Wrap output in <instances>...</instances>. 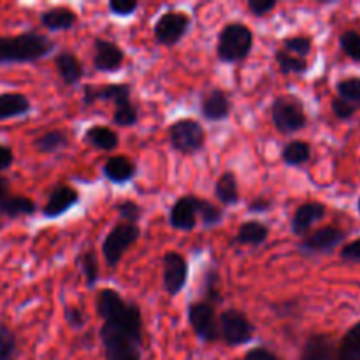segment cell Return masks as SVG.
Instances as JSON below:
<instances>
[{"instance_id":"obj_40","label":"cell","mask_w":360,"mask_h":360,"mask_svg":"<svg viewBox=\"0 0 360 360\" xmlns=\"http://www.w3.org/2000/svg\"><path fill=\"white\" fill-rule=\"evenodd\" d=\"M108 9L112 16L129 18L139 9V2H136V0H111L108 4Z\"/></svg>"},{"instance_id":"obj_6","label":"cell","mask_w":360,"mask_h":360,"mask_svg":"<svg viewBox=\"0 0 360 360\" xmlns=\"http://www.w3.org/2000/svg\"><path fill=\"white\" fill-rule=\"evenodd\" d=\"M139 225L127 224V221L120 220L118 224L108 232L104 241H102V255H104L105 264H108L111 269H116V266L122 262L123 255L139 241Z\"/></svg>"},{"instance_id":"obj_7","label":"cell","mask_w":360,"mask_h":360,"mask_svg":"<svg viewBox=\"0 0 360 360\" xmlns=\"http://www.w3.org/2000/svg\"><path fill=\"white\" fill-rule=\"evenodd\" d=\"M218 330H220V340L227 347H243L255 336V326L252 320L236 308L221 311V315L218 316Z\"/></svg>"},{"instance_id":"obj_13","label":"cell","mask_w":360,"mask_h":360,"mask_svg":"<svg viewBox=\"0 0 360 360\" xmlns=\"http://www.w3.org/2000/svg\"><path fill=\"white\" fill-rule=\"evenodd\" d=\"M81 202V195L74 186L67 185V183H60L53 188L51 195L46 200L44 207H42V217L55 220V218L63 217L69 213L72 207H76Z\"/></svg>"},{"instance_id":"obj_25","label":"cell","mask_w":360,"mask_h":360,"mask_svg":"<svg viewBox=\"0 0 360 360\" xmlns=\"http://www.w3.org/2000/svg\"><path fill=\"white\" fill-rule=\"evenodd\" d=\"M214 197L221 202V206H236L241 200L239 195L238 176L232 171L221 172L220 178L214 183Z\"/></svg>"},{"instance_id":"obj_44","label":"cell","mask_w":360,"mask_h":360,"mask_svg":"<svg viewBox=\"0 0 360 360\" xmlns=\"http://www.w3.org/2000/svg\"><path fill=\"white\" fill-rule=\"evenodd\" d=\"M340 257L347 262H355L360 264V238L355 239V241L347 243V245L341 248Z\"/></svg>"},{"instance_id":"obj_4","label":"cell","mask_w":360,"mask_h":360,"mask_svg":"<svg viewBox=\"0 0 360 360\" xmlns=\"http://www.w3.org/2000/svg\"><path fill=\"white\" fill-rule=\"evenodd\" d=\"M271 120L280 134L299 132L308 125L304 104L295 95H280L274 98L271 105Z\"/></svg>"},{"instance_id":"obj_48","label":"cell","mask_w":360,"mask_h":360,"mask_svg":"<svg viewBox=\"0 0 360 360\" xmlns=\"http://www.w3.org/2000/svg\"><path fill=\"white\" fill-rule=\"evenodd\" d=\"M357 210H359V213H360V197H359V200H357Z\"/></svg>"},{"instance_id":"obj_43","label":"cell","mask_w":360,"mask_h":360,"mask_svg":"<svg viewBox=\"0 0 360 360\" xmlns=\"http://www.w3.org/2000/svg\"><path fill=\"white\" fill-rule=\"evenodd\" d=\"M273 210V200L266 195H259L255 199H252L246 206V211L252 214H260V213H269Z\"/></svg>"},{"instance_id":"obj_20","label":"cell","mask_w":360,"mask_h":360,"mask_svg":"<svg viewBox=\"0 0 360 360\" xmlns=\"http://www.w3.org/2000/svg\"><path fill=\"white\" fill-rule=\"evenodd\" d=\"M39 20H41L42 27L48 28V30L63 32L70 30V28L77 23V14L76 11H72L70 7L56 6L42 11V13L39 14Z\"/></svg>"},{"instance_id":"obj_39","label":"cell","mask_w":360,"mask_h":360,"mask_svg":"<svg viewBox=\"0 0 360 360\" xmlns=\"http://www.w3.org/2000/svg\"><path fill=\"white\" fill-rule=\"evenodd\" d=\"M63 316H65L67 326L74 330L84 329L88 323V313L84 311L83 308H79V306H72V304L65 306V309H63Z\"/></svg>"},{"instance_id":"obj_14","label":"cell","mask_w":360,"mask_h":360,"mask_svg":"<svg viewBox=\"0 0 360 360\" xmlns=\"http://www.w3.org/2000/svg\"><path fill=\"white\" fill-rule=\"evenodd\" d=\"M125 63V51L109 39L95 37L94 67L98 72H116Z\"/></svg>"},{"instance_id":"obj_47","label":"cell","mask_w":360,"mask_h":360,"mask_svg":"<svg viewBox=\"0 0 360 360\" xmlns=\"http://www.w3.org/2000/svg\"><path fill=\"white\" fill-rule=\"evenodd\" d=\"M11 193V183L6 176H0V202Z\"/></svg>"},{"instance_id":"obj_19","label":"cell","mask_w":360,"mask_h":360,"mask_svg":"<svg viewBox=\"0 0 360 360\" xmlns=\"http://www.w3.org/2000/svg\"><path fill=\"white\" fill-rule=\"evenodd\" d=\"M55 67L65 86H76L84 76L83 63L72 51H60L55 55Z\"/></svg>"},{"instance_id":"obj_12","label":"cell","mask_w":360,"mask_h":360,"mask_svg":"<svg viewBox=\"0 0 360 360\" xmlns=\"http://www.w3.org/2000/svg\"><path fill=\"white\" fill-rule=\"evenodd\" d=\"M199 195H183L169 210V225L174 231L192 232L199 221Z\"/></svg>"},{"instance_id":"obj_31","label":"cell","mask_w":360,"mask_h":360,"mask_svg":"<svg viewBox=\"0 0 360 360\" xmlns=\"http://www.w3.org/2000/svg\"><path fill=\"white\" fill-rule=\"evenodd\" d=\"M200 294H202V301H207L210 304L217 306L224 301L220 290V273L214 267H210V269L204 273L202 281H200Z\"/></svg>"},{"instance_id":"obj_32","label":"cell","mask_w":360,"mask_h":360,"mask_svg":"<svg viewBox=\"0 0 360 360\" xmlns=\"http://www.w3.org/2000/svg\"><path fill=\"white\" fill-rule=\"evenodd\" d=\"M20 347L18 336L9 326L0 322V360H18Z\"/></svg>"},{"instance_id":"obj_17","label":"cell","mask_w":360,"mask_h":360,"mask_svg":"<svg viewBox=\"0 0 360 360\" xmlns=\"http://www.w3.org/2000/svg\"><path fill=\"white\" fill-rule=\"evenodd\" d=\"M111 102L115 104V112H112L115 125L132 127L139 122V112L132 102V86L129 83H118Z\"/></svg>"},{"instance_id":"obj_16","label":"cell","mask_w":360,"mask_h":360,"mask_svg":"<svg viewBox=\"0 0 360 360\" xmlns=\"http://www.w3.org/2000/svg\"><path fill=\"white\" fill-rule=\"evenodd\" d=\"M199 108L202 118L210 123L225 122L232 111L231 98H229L227 91L221 90V88H213L207 94H204Z\"/></svg>"},{"instance_id":"obj_21","label":"cell","mask_w":360,"mask_h":360,"mask_svg":"<svg viewBox=\"0 0 360 360\" xmlns=\"http://www.w3.org/2000/svg\"><path fill=\"white\" fill-rule=\"evenodd\" d=\"M269 234V225L260 220H248L239 225L238 234L234 236L232 243L234 245L253 246V248H257V246H262L267 241Z\"/></svg>"},{"instance_id":"obj_8","label":"cell","mask_w":360,"mask_h":360,"mask_svg":"<svg viewBox=\"0 0 360 360\" xmlns=\"http://www.w3.org/2000/svg\"><path fill=\"white\" fill-rule=\"evenodd\" d=\"M192 27V18L185 11L169 9L158 16L153 25L155 41L165 48L179 44Z\"/></svg>"},{"instance_id":"obj_42","label":"cell","mask_w":360,"mask_h":360,"mask_svg":"<svg viewBox=\"0 0 360 360\" xmlns=\"http://www.w3.org/2000/svg\"><path fill=\"white\" fill-rule=\"evenodd\" d=\"M276 6H278L276 0H248V4H246L250 13L257 18L267 16L271 11L276 9Z\"/></svg>"},{"instance_id":"obj_22","label":"cell","mask_w":360,"mask_h":360,"mask_svg":"<svg viewBox=\"0 0 360 360\" xmlns=\"http://www.w3.org/2000/svg\"><path fill=\"white\" fill-rule=\"evenodd\" d=\"M32 111L30 98L18 91L0 94V122L13 118H21Z\"/></svg>"},{"instance_id":"obj_28","label":"cell","mask_w":360,"mask_h":360,"mask_svg":"<svg viewBox=\"0 0 360 360\" xmlns=\"http://www.w3.org/2000/svg\"><path fill=\"white\" fill-rule=\"evenodd\" d=\"M37 211V206L32 199L23 195H9L0 202V214L7 218H21V217H32Z\"/></svg>"},{"instance_id":"obj_34","label":"cell","mask_w":360,"mask_h":360,"mask_svg":"<svg viewBox=\"0 0 360 360\" xmlns=\"http://www.w3.org/2000/svg\"><path fill=\"white\" fill-rule=\"evenodd\" d=\"M338 97L343 101L350 102L355 108H360V76L345 77V79L338 81L336 84Z\"/></svg>"},{"instance_id":"obj_1","label":"cell","mask_w":360,"mask_h":360,"mask_svg":"<svg viewBox=\"0 0 360 360\" xmlns=\"http://www.w3.org/2000/svg\"><path fill=\"white\" fill-rule=\"evenodd\" d=\"M95 309L102 320V347L108 360H141L144 322L139 304L123 297L115 288H102L95 297Z\"/></svg>"},{"instance_id":"obj_30","label":"cell","mask_w":360,"mask_h":360,"mask_svg":"<svg viewBox=\"0 0 360 360\" xmlns=\"http://www.w3.org/2000/svg\"><path fill=\"white\" fill-rule=\"evenodd\" d=\"M67 144H69V134L63 132V130L60 129L48 130V132L42 134V136H39L37 139L34 141L35 150L42 155L58 153V151H62Z\"/></svg>"},{"instance_id":"obj_41","label":"cell","mask_w":360,"mask_h":360,"mask_svg":"<svg viewBox=\"0 0 360 360\" xmlns=\"http://www.w3.org/2000/svg\"><path fill=\"white\" fill-rule=\"evenodd\" d=\"M330 108H333L334 116H336L338 120H352L355 115H357V108L340 97L333 98V102H330Z\"/></svg>"},{"instance_id":"obj_10","label":"cell","mask_w":360,"mask_h":360,"mask_svg":"<svg viewBox=\"0 0 360 360\" xmlns=\"http://www.w3.org/2000/svg\"><path fill=\"white\" fill-rule=\"evenodd\" d=\"M345 239H347V232L343 229L336 225H326L304 236L297 245V250L302 255H326V253L334 252Z\"/></svg>"},{"instance_id":"obj_2","label":"cell","mask_w":360,"mask_h":360,"mask_svg":"<svg viewBox=\"0 0 360 360\" xmlns=\"http://www.w3.org/2000/svg\"><path fill=\"white\" fill-rule=\"evenodd\" d=\"M55 42L41 32L28 30L18 35H0V65L34 63L51 55Z\"/></svg>"},{"instance_id":"obj_24","label":"cell","mask_w":360,"mask_h":360,"mask_svg":"<svg viewBox=\"0 0 360 360\" xmlns=\"http://www.w3.org/2000/svg\"><path fill=\"white\" fill-rule=\"evenodd\" d=\"M334 341L329 334H313L302 348L301 360H333Z\"/></svg>"},{"instance_id":"obj_35","label":"cell","mask_w":360,"mask_h":360,"mask_svg":"<svg viewBox=\"0 0 360 360\" xmlns=\"http://www.w3.org/2000/svg\"><path fill=\"white\" fill-rule=\"evenodd\" d=\"M199 221L202 224V227L206 229L217 227V225H220L221 221H224V210L214 206V204L210 202V200L200 199Z\"/></svg>"},{"instance_id":"obj_15","label":"cell","mask_w":360,"mask_h":360,"mask_svg":"<svg viewBox=\"0 0 360 360\" xmlns=\"http://www.w3.org/2000/svg\"><path fill=\"white\" fill-rule=\"evenodd\" d=\"M327 214L326 204L319 200H309V202L301 204L295 210L294 217L290 220V231L295 238H304L309 234L311 227L319 221H322Z\"/></svg>"},{"instance_id":"obj_9","label":"cell","mask_w":360,"mask_h":360,"mask_svg":"<svg viewBox=\"0 0 360 360\" xmlns=\"http://www.w3.org/2000/svg\"><path fill=\"white\" fill-rule=\"evenodd\" d=\"M188 323L192 327L193 334L204 343H214L220 340V330H218V315L217 306L210 304L207 301H193L186 309Z\"/></svg>"},{"instance_id":"obj_33","label":"cell","mask_w":360,"mask_h":360,"mask_svg":"<svg viewBox=\"0 0 360 360\" xmlns=\"http://www.w3.org/2000/svg\"><path fill=\"white\" fill-rule=\"evenodd\" d=\"M274 60H276L278 67H280V70L283 74H304L309 67L308 60L290 55V53L285 51L283 48L276 49Z\"/></svg>"},{"instance_id":"obj_3","label":"cell","mask_w":360,"mask_h":360,"mask_svg":"<svg viewBox=\"0 0 360 360\" xmlns=\"http://www.w3.org/2000/svg\"><path fill=\"white\" fill-rule=\"evenodd\" d=\"M253 32L241 21L227 23L218 34L217 56L221 63L245 62L253 49Z\"/></svg>"},{"instance_id":"obj_36","label":"cell","mask_w":360,"mask_h":360,"mask_svg":"<svg viewBox=\"0 0 360 360\" xmlns=\"http://www.w3.org/2000/svg\"><path fill=\"white\" fill-rule=\"evenodd\" d=\"M283 49L290 55L306 60V56H309L313 49V41L308 35H294V37L283 39Z\"/></svg>"},{"instance_id":"obj_5","label":"cell","mask_w":360,"mask_h":360,"mask_svg":"<svg viewBox=\"0 0 360 360\" xmlns=\"http://www.w3.org/2000/svg\"><path fill=\"white\" fill-rule=\"evenodd\" d=\"M167 139L179 155H195L206 146V130L197 120L181 118L169 125Z\"/></svg>"},{"instance_id":"obj_46","label":"cell","mask_w":360,"mask_h":360,"mask_svg":"<svg viewBox=\"0 0 360 360\" xmlns=\"http://www.w3.org/2000/svg\"><path fill=\"white\" fill-rule=\"evenodd\" d=\"M14 164V151L7 144H0V172L7 171Z\"/></svg>"},{"instance_id":"obj_26","label":"cell","mask_w":360,"mask_h":360,"mask_svg":"<svg viewBox=\"0 0 360 360\" xmlns=\"http://www.w3.org/2000/svg\"><path fill=\"white\" fill-rule=\"evenodd\" d=\"M333 360H360V320L350 327L334 347Z\"/></svg>"},{"instance_id":"obj_29","label":"cell","mask_w":360,"mask_h":360,"mask_svg":"<svg viewBox=\"0 0 360 360\" xmlns=\"http://www.w3.org/2000/svg\"><path fill=\"white\" fill-rule=\"evenodd\" d=\"M76 266L79 267L81 273H83L84 280H86L88 288H95L98 283V278H101V269H98V259L95 250L86 248L81 250L76 257Z\"/></svg>"},{"instance_id":"obj_27","label":"cell","mask_w":360,"mask_h":360,"mask_svg":"<svg viewBox=\"0 0 360 360\" xmlns=\"http://www.w3.org/2000/svg\"><path fill=\"white\" fill-rule=\"evenodd\" d=\"M311 160V144L308 141H288L281 150V162L288 167H301Z\"/></svg>"},{"instance_id":"obj_38","label":"cell","mask_w":360,"mask_h":360,"mask_svg":"<svg viewBox=\"0 0 360 360\" xmlns=\"http://www.w3.org/2000/svg\"><path fill=\"white\" fill-rule=\"evenodd\" d=\"M116 211H118L122 221L127 224L139 225V220L143 218V207L134 200H123V202L116 204Z\"/></svg>"},{"instance_id":"obj_37","label":"cell","mask_w":360,"mask_h":360,"mask_svg":"<svg viewBox=\"0 0 360 360\" xmlns=\"http://www.w3.org/2000/svg\"><path fill=\"white\" fill-rule=\"evenodd\" d=\"M340 46L348 58L360 62V34L357 30H345L340 35Z\"/></svg>"},{"instance_id":"obj_45","label":"cell","mask_w":360,"mask_h":360,"mask_svg":"<svg viewBox=\"0 0 360 360\" xmlns=\"http://www.w3.org/2000/svg\"><path fill=\"white\" fill-rule=\"evenodd\" d=\"M245 360H281L273 350L266 347H255L245 355Z\"/></svg>"},{"instance_id":"obj_23","label":"cell","mask_w":360,"mask_h":360,"mask_svg":"<svg viewBox=\"0 0 360 360\" xmlns=\"http://www.w3.org/2000/svg\"><path fill=\"white\" fill-rule=\"evenodd\" d=\"M84 141L98 151H115L120 144V136L116 130L108 125H91L84 130Z\"/></svg>"},{"instance_id":"obj_18","label":"cell","mask_w":360,"mask_h":360,"mask_svg":"<svg viewBox=\"0 0 360 360\" xmlns=\"http://www.w3.org/2000/svg\"><path fill=\"white\" fill-rule=\"evenodd\" d=\"M102 172L112 185H127L137 176V165L127 155H112L104 162Z\"/></svg>"},{"instance_id":"obj_11","label":"cell","mask_w":360,"mask_h":360,"mask_svg":"<svg viewBox=\"0 0 360 360\" xmlns=\"http://www.w3.org/2000/svg\"><path fill=\"white\" fill-rule=\"evenodd\" d=\"M188 260L179 252H167L162 257V285L169 297H176L188 281Z\"/></svg>"}]
</instances>
